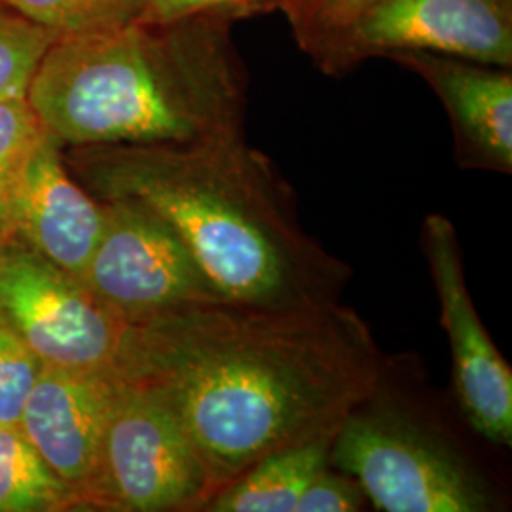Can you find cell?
Returning <instances> with one entry per match:
<instances>
[{"label":"cell","mask_w":512,"mask_h":512,"mask_svg":"<svg viewBox=\"0 0 512 512\" xmlns=\"http://www.w3.org/2000/svg\"><path fill=\"white\" fill-rule=\"evenodd\" d=\"M120 376L171 408L215 495L274 452L334 437L384 382V361L365 319L338 300L220 298L128 325Z\"/></svg>","instance_id":"6da1fadb"},{"label":"cell","mask_w":512,"mask_h":512,"mask_svg":"<svg viewBox=\"0 0 512 512\" xmlns=\"http://www.w3.org/2000/svg\"><path fill=\"white\" fill-rule=\"evenodd\" d=\"M99 202H131L165 220L224 300L294 308L336 302L346 262L311 238L293 186L243 131L192 143L74 148Z\"/></svg>","instance_id":"7a4b0ae2"},{"label":"cell","mask_w":512,"mask_h":512,"mask_svg":"<svg viewBox=\"0 0 512 512\" xmlns=\"http://www.w3.org/2000/svg\"><path fill=\"white\" fill-rule=\"evenodd\" d=\"M217 16L55 38L25 95L59 147L192 143L243 131L249 78Z\"/></svg>","instance_id":"3957f363"},{"label":"cell","mask_w":512,"mask_h":512,"mask_svg":"<svg viewBox=\"0 0 512 512\" xmlns=\"http://www.w3.org/2000/svg\"><path fill=\"white\" fill-rule=\"evenodd\" d=\"M329 465L353 476L385 512H488L494 482L456 442L387 395L384 382L357 404L330 442Z\"/></svg>","instance_id":"277c9868"},{"label":"cell","mask_w":512,"mask_h":512,"mask_svg":"<svg viewBox=\"0 0 512 512\" xmlns=\"http://www.w3.org/2000/svg\"><path fill=\"white\" fill-rule=\"evenodd\" d=\"M213 488L171 408L145 385L122 380L110 406L88 509L203 511Z\"/></svg>","instance_id":"5b68a950"},{"label":"cell","mask_w":512,"mask_h":512,"mask_svg":"<svg viewBox=\"0 0 512 512\" xmlns=\"http://www.w3.org/2000/svg\"><path fill=\"white\" fill-rule=\"evenodd\" d=\"M0 321L42 365L120 376L128 323L12 236L0 243Z\"/></svg>","instance_id":"8992f818"},{"label":"cell","mask_w":512,"mask_h":512,"mask_svg":"<svg viewBox=\"0 0 512 512\" xmlns=\"http://www.w3.org/2000/svg\"><path fill=\"white\" fill-rule=\"evenodd\" d=\"M101 203L103 232L80 281L118 319L135 325L222 298L165 220L137 203Z\"/></svg>","instance_id":"52a82bcc"},{"label":"cell","mask_w":512,"mask_h":512,"mask_svg":"<svg viewBox=\"0 0 512 512\" xmlns=\"http://www.w3.org/2000/svg\"><path fill=\"white\" fill-rule=\"evenodd\" d=\"M421 247L437 289L440 321L452 349V382L465 421L495 446L512 444V370L484 329L467 289L454 224L427 215Z\"/></svg>","instance_id":"ba28073f"},{"label":"cell","mask_w":512,"mask_h":512,"mask_svg":"<svg viewBox=\"0 0 512 512\" xmlns=\"http://www.w3.org/2000/svg\"><path fill=\"white\" fill-rule=\"evenodd\" d=\"M431 52L511 69L512 0H380L349 33L344 73L368 57Z\"/></svg>","instance_id":"9c48e42d"},{"label":"cell","mask_w":512,"mask_h":512,"mask_svg":"<svg viewBox=\"0 0 512 512\" xmlns=\"http://www.w3.org/2000/svg\"><path fill=\"white\" fill-rule=\"evenodd\" d=\"M0 219L12 238L80 281L101 238L105 211L69 175L61 147L44 133L8 186Z\"/></svg>","instance_id":"30bf717a"},{"label":"cell","mask_w":512,"mask_h":512,"mask_svg":"<svg viewBox=\"0 0 512 512\" xmlns=\"http://www.w3.org/2000/svg\"><path fill=\"white\" fill-rule=\"evenodd\" d=\"M122 378L42 365L18 427L86 507L110 406Z\"/></svg>","instance_id":"8fae6325"},{"label":"cell","mask_w":512,"mask_h":512,"mask_svg":"<svg viewBox=\"0 0 512 512\" xmlns=\"http://www.w3.org/2000/svg\"><path fill=\"white\" fill-rule=\"evenodd\" d=\"M387 59L421 76L437 93L452 122L459 167L511 173V69L431 52H395Z\"/></svg>","instance_id":"7c38bea8"},{"label":"cell","mask_w":512,"mask_h":512,"mask_svg":"<svg viewBox=\"0 0 512 512\" xmlns=\"http://www.w3.org/2000/svg\"><path fill=\"white\" fill-rule=\"evenodd\" d=\"M332 437L291 446L260 459L209 499V512H294L311 480L329 467Z\"/></svg>","instance_id":"4fadbf2b"},{"label":"cell","mask_w":512,"mask_h":512,"mask_svg":"<svg viewBox=\"0 0 512 512\" xmlns=\"http://www.w3.org/2000/svg\"><path fill=\"white\" fill-rule=\"evenodd\" d=\"M76 509L71 488L40 458L18 425H0V512Z\"/></svg>","instance_id":"5bb4252c"},{"label":"cell","mask_w":512,"mask_h":512,"mask_svg":"<svg viewBox=\"0 0 512 512\" xmlns=\"http://www.w3.org/2000/svg\"><path fill=\"white\" fill-rule=\"evenodd\" d=\"M380 0H281L279 8L304 54L330 76L344 74V46L353 27Z\"/></svg>","instance_id":"9a60e30c"},{"label":"cell","mask_w":512,"mask_h":512,"mask_svg":"<svg viewBox=\"0 0 512 512\" xmlns=\"http://www.w3.org/2000/svg\"><path fill=\"white\" fill-rule=\"evenodd\" d=\"M55 38L76 37L137 21L145 0H0Z\"/></svg>","instance_id":"2e32d148"},{"label":"cell","mask_w":512,"mask_h":512,"mask_svg":"<svg viewBox=\"0 0 512 512\" xmlns=\"http://www.w3.org/2000/svg\"><path fill=\"white\" fill-rule=\"evenodd\" d=\"M55 37L0 2V101L25 99L38 63Z\"/></svg>","instance_id":"e0dca14e"},{"label":"cell","mask_w":512,"mask_h":512,"mask_svg":"<svg viewBox=\"0 0 512 512\" xmlns=\"http://www.w3.org/2000/svg\"><path fill=\"white\" fill-rule=\"evenodd\" d=\"M42 361L0 321V425H18Z\"/></svg>","instance_id":"ac0fdd59"},{"label":"cell","mask_w":512,"mask_h":512,"mask_svg":"<svg viewBox=\"0 0 512 512\" xmlns=\"http://www.w3.org/2000/svg\"><path fill=\"white\" fill-rule=\"evenodd\" d=\"M42 137L44 129L25 99L0 101V202Z\"/></svg>","instance_id":"d6986e66"},{"label":"cell","mask_w":512,"mask_h":512,"mask_svg":"<svg viewBox=\"0 0 512 512\" xmlns=\"http://www.w3.org/2000/svg\"><path fill=\"white\" fill-rule=\"evenodd\" d=\"M279 2L281 0H145L137 21L171 23L196 16H217L236 21L274 12L279 8Z\"/></svg>","instance_id":"ffe728a7"},{"label":"cell","mask_w":512,"mask_h":512,"mask_svg":"<svg viewBox=\"0 0 512 512\" xmlns=\"http://www.w3.org/2000/svg\"><path fill=\"white\" fill-rule=\"evenodd\" d=\"M368 507L361 484L329 465L308 484L294 512H359Z\"/></svg>","instance_id":"44dd1931"},{"label":"cell","mask_w":512,"mask_h":512,"mask_svg":"<svg viewBox=\"0 0 512 512\" xmlns=\"http://www.w3.org/2000/svg\"><path fill=\"white\" fill-rule=\"evenodd\" d=\"M10 236V232H8V228H6V224L2 222V219H0V243L4 241V239L8 238Z\"/></svg>","instance_id":"7402d4cb"}]
</instances>
